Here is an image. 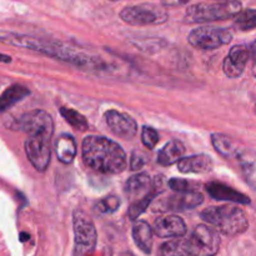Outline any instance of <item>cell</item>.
I'll list each match as a JSON object with an SVG mask.
<instances>
[{
    "instance_id": "obj_21",
    "label": "cell",
    "mask_w": 256,
    "mask_h": 256,
    "mask_svg": "<svg viewBox=\"0 0 256 256\" xmlns=\"http://www.w3.org/2000/svg\"><path fill=\"white\" fill-rule=\"evenodd\" d=\"M29 94V89H26L22 85H12L10 88H8L0 96V112H6L8 109L22 102Z\"/></svg>"
},
{
    "instance_id": "obj_9",
    "label": "cell",
    "mask_w": 256,
    "mask_h": 256,
    "mask_svg": "<svg viewBox=\"0 0 256 256\" xmlns=\"http://www.w3.org/2000/svg\"><path fill=\"white\" fill-rule=\"evenodd\" d=\"M0 42L14 45V46L19 48H25V49L29 50H34V52H42V54H45L52 58H55L56 50L60 46L58 42H42V40L36 39V38L29 36V35L5 32V30H0Z\"/></svg>"
},
{
    "instance_id": "obj_34",
    "label": "cell",
    "mask_w": 256,
    "mask_h": 256,
    "mask_svg": "<svg viewBox=\"0 0 256 256\" xmlns=\"http://www.w3.org/2000/svg\"><path fill=\"white\" fill-rule=\"evenodd\" d=\"M12 62L10 56H8V55H4V54H0V62Z\"/></svg>"
},
{
    "instance_id": "obj_35",
    "label": "cell",
    "mask_w": 256,
    "mask_h": 256,
    "mask_svg": "<svg viewBox=\"0 0 256 256\" xmlns=\"http://www.w3.org/2000/svg\"><path fill=\"white\" fill-rule=\"evenodd\" d=\"M219 2H230V0H219Z\"/></svg>"
},
{
    "instance_id": "obj_2",
    "label": "cell",
    "mask_w": 256,
    "mask_h": 256,
    "mask_svg": "<svg viewBox=\"0 0 256 256\" xmlns=\"http://www.w3.org/2000/svg\"><path fill=\"white\" fill-rule=\"evenodd\" d=\"M200 216L205 222L228 236L242 234L249 226L245 212L234 205L208 208L202 210Z\"/></svg>"
},
{
    "instance_id": "obj_4",
    "label": "cell",
    "mask_w": 256,
    "mask_h": 256,
    "mask_svg": "<svg viewBox=\"0 0 256 256\" xmlns=\"http://www.w3.org/2000/svg\"><path fill=\"white\" fill-rule=\"evenodd\" d=\"M119 15L122 22L132 26L162 25L169 19V14L164 6L149 2L125 6Z\"/></svg>"
},
{
    "instance_id": "obj_37",
    "label": "cell",
    "mask_w": 256,
    "mask_h": 256,
    "mask_svg": "<svg viewBox=\"0 0 256 256\" xmlns=\"http://www.w3.org/2000/svg\"><path fill=\"white\" fill-rule=\"evenodd\" d=\"M255 110H256V105H255Z\"/></svg>"
},
{
    "instance_id": "obj_23",
    "label": "cell",
    "mask_w": 256,
    "mask_h": 256,
    "mask_svg": "<svg viewBox=\"0 0 256 256\" xmlns=\"http://www.w3.org/2000/svg\"><path fill=\"white\" fill-rule=\"evenodd\" d=\"M60 114L64 118L65 122L69 125H72L74 129L84 132V130H86L89 128V124H88L84 115H82L79 112L72 109V108H60Z\"/></svg>"
},
{
    "instance_id": "obj_19",
    "label": "cell",
    "mask_w": 256,
    "mask_h": 256,
    "mask_svg": "<svg viewBox=\"0 0 256 256\" xmlns=\"http://www.w3.org/2000/svg\"><path fill=\"white\" fill-rule=\"evenodd\" d=\"M185 152V146L179 140H172L168 142L158 154V162L162 166H170V165L179 162L182 159Z\"/></svg>"
},
{
    "instance_id": "obj_8",
    "label": "cell",
    "mask_w": 256,
    "mask_h": 256,
    "mask_svg": "<svg viewBox=\"0 0 256 256\" xmlns=\"http://www.w3.org/2000/svg\"><path fill=\"white\" fill-rule=\"evenodd\" d=\"M16 129L26 132L29 136H44L52 139L54 122L44 110H32L25 112L16 120Z\"/></svg>"
},
{
    "instance_id": "obj_3",
    "label": "cell",
    "mask_w": 256,
    "mask_h": 256,
    "mask_svg": "<svg viewBox=\"0 0 256 256\" xmlns=\"http://www.w3.org/2000/svg\"><path fill=\"white\" fill-rule=\"evenodd\" d=\"M242 2L238 0L219 2L214 4L199 2L188 8L184 15V22L190 24H202V22L228 20L238 16L242 12Z\"/></svg>"
},
{
    "instance_id": "obj_20",
    "label": "cell",
    "mask_w": 256,
    "mask_h": 256,
    "mask_svg": "<svg viewBox=\"0 0 256 256\" xmlns=\"http://www.w3.org/2000/svg\"><path fill=\"white\" fill-rule=\"evenodd\" d=\"M55 150L59 162L62 164H70L76 156V142L72 135L62 134L55 142Z\"/></svg>"
},
{
    "instance_id": "obj_12",
    "label": "cell",
    "mask_w": 256,
    "mask_h": 256,
    "mask_svg": "<svg viewBox=\"0 0 256 256\" xmlns=\"http://www.w3.org/2000/svg\"><path fill=\"white\" fill-rule=\"evenodd\" d=\"M105 122L112 132L122 139H132L138 132V124L130 115L118 110L105 112Z\"/></svg>"
},
{
    "instance_id": "obj_36",
    "label": "cell",
    "mask_w": 256,
    "mask_h": 256,
    "mask_svg": "<svg viewBox=\"0 0 256 256\" xmlns=\"http://www.w3.org/2000/svg\"><path fill=\"white\" fill-rule=\"evenodd\" d=\"M110 2H120V0H110Z\"/></svg>"
},
{
    "instance_id": "obj_14",
    "label": "cell",
    "mask_w": 256,
    "mask_h": 256,
    "mask_svg": "<svg viewBox=\"0 0 256 256\" xmlns=\"http://www.w3.org/2000/svg\"><path fill=\"white\" fill-rule=\"evenodd\" d=\"M152 230L159 238H182L186 234V225L180 216L168 215L155 220Z\"/></svg>"
},
{
    "instance_id": "obj_24",
    "label": "cell",
    "mask_w": 256,
    "mask_h": 256,
    "mask_svg": "<svg viewBox=\"0 0 256 256\" xmlns=\"http://www.w3.org/2000/svg\"><path fill=\"white\" fill-rule=\"evenodd\" d=\"M154 185V184H152ZM155 188L152 190V192H149V194L145 195L144 198H142V199H138L136 202H132V205L129 206V210H128V215H129V218L132 220H135L138 219V218L140 216V215H142L145 212V210L149 208L150 202L154 200L155 198V194H156V192H155Z\"/></svg>"
},
{
    "instance_id": "obj_31",
    "label": "cell",
    "mask_w": 256,
    "mask_h": 256,
    "mask_svg": "<svg viewBox=\"0 0 256 256\" xmlns=\"http://www.w3.org/2000/svg\"><path fill=\"white\" fill-rule=\"evenodd\" d=\"M245 178L252 186L256 188V164H245L242 166Z\"/></svg>"
},
{
    "instance_id": "obj_5",
    "label": "cell",
    "mask_w": 256,
    "mask_h": 256,
    "mask_svg": "<svg viewBox=\"0 0 256 256\" xmlns=\"http://www.w3.org/2000/svg\"><path fill=\"white\" fill-rule=\"evenodd\" d=\"M75 256H89L95 250L98 234L92 220L82 210L74 212Z\"/></svg>"
},
{
    "instance_id": "obj_17",
    "label": "cell",
    "mask_w": 256,
    "mask_h": 256,
    "mask_svg": "<svg viewBox=\"0 0 256 256\" xmlns=\"http://www.w3.org/2000/svg\"><path fill=\"white\" fill-rule=\"evenodd\" d=\"M154 230L146 222H138L132 226V239L136 246L145 254H150L152 249Z\"/></svg>"
},
{
    "instance_id": "obj_26",
    "label": "cell",
    "mask_w": 256,
    "mask_h": 256,
    "mask_svg": "<svg viewBox=\"0 0 256 256\" xmlns=\"http://www.w3.org/2000/svg\"><path fill=\"white\" fill-rule=\"evenodd\" d=\"M234 24L240 30H252L256 28V9H246L235 16Z\"/></svg>"
},
{
    "instance_id": "obj_6",
    "label": "cell",
    "mask_w": 256,
    "mask_h": 256,
    "mask_svg": "<svg viewBox=\"0 0 256 256\" xmlns=\"http://www.w3.org/2000/svg\"><path fill=\"white\" fill-rule=\"evenodd\" d=\"M219 232L210 225H198L188 239L190 256H215L220 248Z\"/></svg>"
},
{
    "instance_id": "obj_25",
    "label": "cell",
    "mask_w": 256,
    "mask_h": 256,
    "mask_svg": "<svg viewBox=\"0 0 256 256\" xmlns=\"http://www.w3.org/2000/svg\"><path fill=\"white\" fill-rule=\"evenodd\" d=\"M212 146L215 148V150H216L222 156L229 158L235 152L232 142L230 140L229 136H226V135L212 134Z\"/></svg>"
},
{
    "instance_id": "obj_10",
    "label": "cell",
    "mask_w": 256,
    "mask_h": 256,
    "mask_svg": "<svg viewBox=\"0 0 256 256\" xmlns=\"http://www.w3.org/2000/svg\"><path fill=\"white\" fill-rule=\"evenodd\" d=\"M25 152L29 162L38 172H45L52 158L50 139L44 136H29L25 142Z\"/></svg>"
},
{
    "instance_id": "obj_15",
    "label": "cell",
    "mask_w": 256,
    "mask_h": 256,
    "mask_svg": "<svg viewBox=\"0 0 256 256\" xmlns=\"http://www.w3.org/2000/svg\"><path fill=\"white\" fill-rule=\"evenodd\" d=\"M206 192L212 199L219 200V202H230L242 205L250 204V199L246 195L236 192L235 189L222 184V182H210L206 185Z\"/></svg>"
},
{
    "instance_id": "obj_1",
    "label": "cell",
    "mask_w": 256,
    "mask_h": 256,
    "mask_svg": "<svg viewBox=\"0 0 256 256\" xmlns=\"http://www.w3.org/2000/svg\"><path fill=\"white\" fill-rule=\"evenodd\" d=\"M85 165L102 174H119L128 166L126 154L118 142L104 136L90 135L82 145Z\"/></svg>"
},
{
    "instance_id": "obj_27",
    "label": "cell",
    "mask_w": 256,
    "mask_h": 256,
    "mask_svg": "<svg viewBox=\"0 0 256 256\" xmlns=\"http://www.w3.org/2000/svg\"><path fill=\"white\" fill-rule=\"evenodd\" d=\"M142 142L146 149L152 150L159 142V134L154 128L145 125L142 130Z\"/></svg>"
},
{
    "instance_id": "obj_28",
    "label": "cell",
    "mask_w": 256,
    "mask_h": 256,
    "mask_svg": "<svg viewBox=\"0 0 256 256\" xmlns=\"http://www.w3.org/2000/svg\"><path fill=\"white\" fill-rule=\"evenodd\" d=\"M119 206L120 200L116 196H108L96 205V210L100 214H112V212H116Z\"/></svg>"
},
{
    "instance_id": "obj_13",
    "label": "cell",
    "mask_w": 256,
    "mask_h": 256,
    "mask_svg": "<svg viewBox=\"0 0 256 256\" xmlns=\"http://www.w3.org/2000/svg\"><path fill=\"white\" fill-rule=\"evenodd\" d=\"M249 56L250 49L246 45L232 46L222 64V70H224L225 75L229 78H239L244 72Z\"/></svg>"
},
{
    "instance_id": "obj_7",
    "label": "cell",
    "mask_w": 256,
    "mask_h": 256,
    "mask_svg": "<svg viewBox=\"0 0 256 256\" xmlns=\"http://www.w3.org/2000/svg\"><path fill=\"white\" fill-rule=\"evenodd\" d=\"M232 39L230 30L218 26H199L188 35L190 45L200 50H214L229 44Z\"/></svg>"
},
{
    "instance_id": "obj_18",
    "label": "cell",
    "mask_w": 256,
    "mask_h": 256,
    "mask_svg": "<svg viewBox=\"0 0 256 256\" xmlns=\"http://www.w3.org/2000/svg\"><path fill=\"white\" fill-rule=\"evenodd\" d=\"M152 180L146 172H139L136 175H132L125 184V192L129 196H142L149 194L152 192Z\"/></svg>"
},
{
    "instance_id": "obj_32",
    "label": "cell",
    "mask_w": 256,
    "mask_h": 256,
    "mask_svg": "<svg viewBox=\"0 0 256 256\" xmlns=\"http://www.w3.org/2000/svg\"><path fill=\"white\" fill-rule=\"evenodd\" d=\"M190 0H162L164 8H178L188 4Z\"/></svg>"
},
{
    "instance_id": "obj_11",
    "label": "cell",
    "mask_w": 256,
    "mask_h": 256,
    "mask_svg": "<svg viewBox=\"0 0 256 256\" xmlns=\"http://www.w3.org/2000/svg\"><path fill=\"white\" fill-rule=\"evenodd\" d=\"M204 202V196L200 192H175L162 200L159 204L160 212H186L199 206Z\"/></svg>"
},
{
    "instance_id": "obj_30",
    "label": "cell",
    "mask_w": 256,
    "mask_h": 256,
    "mask_svg": "<svg viewBox=\"0 0 256 256\" xmlns=\"http://www.w3.org/2000/svg\"><path fill=\"white\" fill-rule=\"evenodd\" d=\"M146 162V158L142 152H138V150H134L130 156V169L132 170H139L142 169V166L145 165Z\"/></svg>"
},
{
    "instance_id": "obj_29",
    "label": "cell",
    "mask_w": 256,
    "mask_h": 256,
    "mask_svg": "<svg viewBox=\"0 0 256 256\" xmlns=\"http://www.w3.org/2000/svg\"><path fill=\"white\" fill-rule=\"evenodd\" d=\"M169 186L172 188L174 192H192L198 188V184L192 182H188L185 179H179V178H174L169 182Z\"/></svg>"
},
{
    "instance_id": "obj_33",
    "label": "cell",
    "mask_w": 256,
    "mask_h": 256,
    "mask_svg": "<svg viewBox=\"0 0 256 256\" xmlns=\"http://www.w3.org/2000/svg\"><path fill=\"white\" fill-rule=\"evenodd\" d=\"M250 55H252V59H254V62H256V40L252 42V46H250Z\"/></svg>"
},
{
    "instance_id": "obj_16",
    "label": "cell",
    "mask_w": 256,
    "mask_h": 256,
    "mask_svg": "<svg viewBox=\"0 0 256 256\" xmlns=\"http://www.w3.org/2000/svg\"><path fill=\"white\" fill-rule=\"evenodd\" d=\"M178 169L182 174H205L212 169V159L206 154L182 158L178 162Z\"/></svg>"
},
{
    "instance_id": "obj_22",
    "label": "cell",
    "mask_w": 256,
    "mask_h": 256,
    "mask_svg": "<svg viewBox=\"0 0 256 256\" xmlns=\"http://www.w3.org/2000/svg\"><path fill=\"white\" fill-rule=\"evenodd\" d=\"M159 256H190L188 239H174L164 242L159 249Z\"/></svg>"
}]
</instances>
